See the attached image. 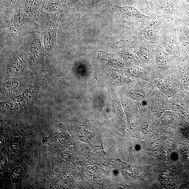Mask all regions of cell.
<instances>
[{
  "instance_id": "9a60e30c",
  "label": "cell",
  "mask_w": 189,
  "mask_h": 189,
  "mask_svg": "<svg viewBox=\"0 0 189 189\" xmlns=\"http://www.w3.org/2000/svg\"><path fill=\"white\" fill-rule=\"evenodd\" d=\"M34 94V91L32 89H29L25 91L23 94V97L26 100H29L31 98Z\"/></svg>"
},
{
  "instance_id": "2e32d148",
  "label": "cell",
  "mask_w": 189,
  "mask_h": 189,
  "mask_svg": "<svg viewBox=\"0 0 189 189\" xmlns=\"http://www.w3.org/2000/svg\"><path fill=\"white\" fill-rule=\"evenodd\" d=\"M181 39L183 45L187 49L189 50V38L187 36H182Z\"/></svg>"
},
{
  "instance_id": "8fae6325",
  "label": "cell",
  "mask_w": 189,
  "mask_h": 189,
  "mask_svg": "<svg viewBox=\"0 0 189 189\" xmlns=\"http://www.w3.org/2000/svg\"><path fill=\"white\" fill-rule=\"evenodd\" d=\"M173 119V115L170 111H166L162 115V120L163 123L171 124Z\"/></svg>"
},
{
  "instance_id": "5bb4252c",
  "label": "cell",
  "mask_w": 189,
  "mask_h": 189,
  "mask_svg": "<svg viewBox=\"0 0 189 189\" xmlns=\"http://www.w3.org/2000/svg\"><path fill=\"white\" fill-rule=\"evenodd\" d=\"M157 84L158 86L159 87V88L162 90L163 92H168L170 90V88H169V86L167 83L160 82L159 81L158 83Z\"/></svg>"
},
{
  "instance_id": "4fadbf2b",
  "label": "cell",
  "mask_w": 189,
  "mask_h": 189,
  "mask_svg": "<svg viewBox=\"0 0 189 189\" xmlns=\"http://www.w3.org/2000/svg\"><path fill=\"white\" fill-rule=\"evenodd\" d=\"M156 63L158 67L160 69H164L165 66V61L162 56L158 55L156 56Z\"/></svg>"
},
{
  "instance_id": "30bf717a",
  "label": "cell",
  "mask_w": 189,
  "mask_h": 189,
  "mask_svg": "<svg viewBox=\"0 0 189 189\" xmlns=\"http://www.w3.org/2000/svg\"><path fill=\"white\" fill-rule=\"evenodd\" d=\"M182 101L178 97H175L172 99L171 101L172 107L174 111H177L181 106Z\"/></svg>"
},
{
  "instance_id": "6da1fadb",
  "label": "cell",
  "mask_w": 189,
  "mask_h": 189,
  "mask_svg": "<svg viewBox=\"0 0 189 189\" xmlns=\"http://www.w3.org/2000/svg\"><path fill=\"white\" fill-rule=\"evenodd\" d=\"M163 16L156 17L142 31L143 38L150 43L156 41L158 32L163 21Z\"/></svg>"
},
{
  "instance_id": "7c38bea8",
  "label": "cell",
  "mask_w": 189,
  "mask_h": 189,
  "mask_svg": "<svg viewBox=\"0 0 189 189\" xmlns=\"http://www.w3.org/2000/svg\"><path fill=\"white\" fill-rule=\"evenodd\" d=\"M145 92L142 90H137L134 91L132 94V97L134 99L140 100L145 97Z\"/></svg>"
},
{
  "instance_id": "3957f363",
  "label": "cell",
  "mask_w": 189,
  "mask_h": 189,
  "mask_svg": "<svg viewBox=\"0 0 189 189\" xmlns=\"http://www.w3.org/2000/svg\"><path fill=\"white\" fill-rule=\"evenodd\" d=\"M25 101L21 97H16L7 102L6 106L10 109H15L23 106Z\"/></svg>"
},
{
  "instance_id": "7a4b0ae2",
  "label": "cell",
  "mask_w": 189,
  "mask_h": 189,
  "mask_svg": "<svg viewBox=\"0 0 189 189\" xmlns=\"http://www.w3.org/2000/svg\"><path fill=\"white\" fill-rule=\"evenodd\" d=\"M119 8L128 16L142 19L148 18V16L143 15L133 7L125 6L123 7H120Z\"/></svg>"
},
{
  "instance_id": "9c48e42d",
  "label": "cell",
  "mask_w": 189,
  "mask_h": 189,
  "mask_svg": "<svg viewBox=\"0 0 189 189\" xmlns=\"http://www.w3.org/2000/svg\"><path fill=\"white\" fill-rule=\"evenodd\" d=\"M24 22V17L21 13H18L15 16L14 20V25L15 27H20L23 25Z\"/></svg>"
},
{
  "instance_id": "8992f818",
  "label": "cell",
  "mask_w": 189,
  "mask_h": 189,
  "mask_svg": "<svg viewBox=\"0 0 189 189\" xmlns=\"http://www.w3.org/2000/svg\"><path fill=\"white\" fill-rule=\"evenodd\" d=\"M162 46L166 52H172L175 47L174 40L171 38H166L162 43Z\"/></svg>"
},
{
  "instance_id": "ba28073f",
  "label": "cell",
  "mask_w": 189,
  "mask_h": 189,
  "mask_svg": "<svg viewBox=\"0 0 189 189\" xmlns=\"http://www.w3.org/2000/svg\"><path fill=\"white\" fill-rule=\"evenodd\" d=\"M44 43L45 47L47 50H49L51 49L53 46V39L52 35L50 33H47L45 35Z\"/></svg>"
},
{
  "instance_id": "277c9868",
  "label": "cell",
  "mask_w": 189,
  "mask_h": 189,
  "mask_svg": "<svg viewBox=\"0 0 189 189\" xmlns=\"http://www.w3.org/2000/svg\"><path fill=\"white\" fill-rule=\"evenodd\" d=\"M160 7L165 13L172 14L174 12L173 5L171 0H163L161 3Z\"/></svg>"
},
{
  "instance_id": "5b68a950",
  "label": "cell",
  "mask_w": 189,
  "mask_h": 189,
  "mask_svg": "<svg viewBox=\"0 0 189 189\" xmlns=\"http://www.w3.org/2000/svg\"><path fill=\"white\" fill-rule=\"evenodd\" d=\"M136 52L141 60L145 62L148 61L150 59V53L149 50L146 48H138Z\"/></svg>"
},
{
  "instance_id": "52a82bcc",
  "label": "cell",
  "mask_w": 189,
  "mask_h": 189,
  "mask_svg": "<svg viewBox=\"0 0 189 189\" xmlns=\"http://www.w3.org/2000/svg\"><path fill=\"white\" fill-rule=\"evenodd\" d=\"M41 47V41L40 39H35L31 43V50L33 53H38L40 51Z\"/></svg>"
}]
</instances>
